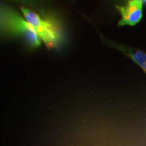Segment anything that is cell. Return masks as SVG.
<instances>
[{
  "instance_id": "obj_1",
  "label": "cell",
  "mask_w": 146,
  "mask_h": 146,
  "mask_svg": "<svg viewBox=\"0 0 146 146\" xmlns=\"http://www.w3.org/2000/svg\"><path fill=\"white\" fill-rule=\"evenodd\" d=\"M0 35L20 36L33 48L39 47L41 43L35 30L25 18L4 5H0Z\"/></svg>"
},
{
  "instance_id": "obj_2",
  "label": "cell",
  "mask_w": 146,
  "mask_h": 146,
  "mask_svg": "<svg viewBox=\"0 0 146 146\" xmlns=\"http://www.w3.org/2000/svg\"><path fill=\"white\" fill-rule=\"evenodd\" d=\"M25 19L32 25L40 39L48 48H58L64 41V35L58 22L45 17L25 7H21Z\"/></svg>"
},
{
  "instance_id": "obj_3",
  "label": "cell",
  "mask_w": 146,
  "mask_h": 146,
  "mask_svg": "<svg viewBox=\"0 0 146 146\" xmlns=\"http://www.w3.org/2000/svg\"><path fill=\"white\" fill-rule=\"evenodd\" d=\"M121 15L119 26H135L143 16V1L129 0L125 5H116Z\"/></svg>"
},
{
  "instance_id": "obj_4",
  "label": "cell",
  "mask_w": 146,
  "mask_h": 146,
  "mask_svg": "<svg viewBox=\"0 0 146 146\" xmlns=\"http://www.w3.org/2000/svg\"><path fill=\"white\" fill-rule=\"evenodd\" d=\"M102 41H104L106 44L114 47L116 50L120 51L128 57L130 58L146 73V54L143 51L134 48V47L126 46L120 43H115L110 40L106 39L104 37H102Z\"/></svg>"
},
{
  "instance_id": "obj_5",
  "label": "cell",
  "mask_w": 146,
  "mask_h": 146,
  "mask_svg": "<svg viewBox=\"0 0 146 146\" xmlns=\"http://www.w3.org/2000/svg\"><path fill=\"white\" fill-rule=\"evenodd\" d=\"M13 1L29 6V5H34L37 3H41L42 1H43V0H13Z\"/></svg>"
},
{
  "instance_id": "obj_6",
  "label": "cell",
  "mask_w": 146,
  "mask_h": 146,
  "mask_svg": "<svg viewBox=\"0 0 146 146\" xmlns=\"http://www.w3.org/2000/svg\"><path fill=\"white\" fill-rule=\"evenodd\" d=\"M141 1H143H143H145V2H146V0H141Z\"/></svg>"
}]
</instances>
